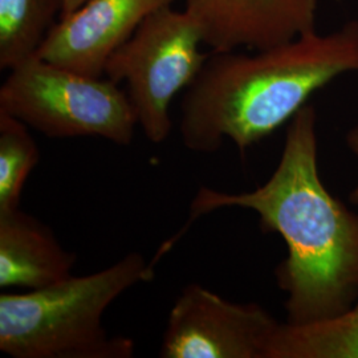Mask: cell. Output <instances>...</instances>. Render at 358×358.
I'll list each match as a JSON object with an SVG mask.
<instances>
[{"label": "cell", "mask_w": 358, "mask_h": 358, "mask_svg": "<svg viewBox=\"0 0 358 358\" xmlns=\"http://www.w3.org/2000/svg\"><path fill=\"white\" fill-rule=\"evenodd\" d=\"M279 322L256 303H232L189 284L170 309L159 357L264 358Z\"/></svg>", "instance_id": "obj_6"}, {"label": "cell", "mask_w": 358, "mask_h": 358, "mask_svg": "<svg viewBox=\"0 0 358 358\" xmlns=\"http://www.w3.org/2000/svg\"><path fill=\"white\" fill-rule=\"evenodd\" d=\"M154 279V263L130 252L108 268L50 287L0 294V350L13 358H131L136 344L110 336L103 313L122 294Z\"/></svg>", "instance_id": "obj_3"}, {"label": "cell", "mask_w": 358, "mask_h": 358, "mask_svg": "<svg viewBox=\"0 0 358 358\" xmlns=\"http://www.w3.org/2000/svg\"><path fill=\"white\" fill-rule=\"evenodd\" d=\"M317 157V112L306 105L289 121L268 180L236 194L201 187L183 229L222 208L254 211L260 229L279 234L287 245L275 275L287 294V322L296 325L338 317L358 299V214L328 192Z\"/></svg>", "instance_id": "obj_1"}, {"label": "cell", "mask_w": 358, "mask_h": 358, "mask_svg": "<svg viewBox=\"0 0 358 358\" xmlns=\"http://www.w3.org/2000/svg\"><path fill=\"white\" fill-rule=\"evenodd\" d=\"M202 44L189 13L166 6L148 16L110 56L105 76L127 84L138 125L149 141H166L173 128V100L192 85L210 57L201 51Z\"/></svg>", "instance_id": "obj_5"}, {"label": "cell", "mask_w": 358, "mask_h": 358, "mask_svg": "<svg viewBox=\"0 0 358 358\" xmlns=\"http://www.w3.org/2000/svg\"><path fill=\"white\" fill-rule=\"evenodd\" d=\"M213 52L268 50L316 31L319 0H185Z\"/></svg>", "instance_id": "obj_7"}, {"label": "cell", "mask_w": 358, "mask_h": 358, "mask_svg": "<svg viewBox=\"0 0 358 358\" xmlns=\"http://www.w3.org/2000/svg\"><path fill=\"white\" fill-rule=\"evenodd\" d=\"M24 122L0 112V213L19 208L27 179L40 159Z\"/></svg>", "instance_id": "obj_12"}, {"label": "cell", "mask_w": 358, "mask_h": 358, "mask_svg": "<svg viewBox=\"0 0 358 358\" xmlns=\"http://www.w3.org/2000/svg\"><path fill=\"white\" fill-rule=\"evenodd\" d=\"M64 0H0V68L11 71L35 57Z\"/></svg>", "instance_id": "obj_11"}, {"label": "cell", "mask_w": 358, "mask_h": 358, "mask_svg": "<svg viewBox=\"0 0 358 358\" xmlns=\"http://www.w3.org/2000/svg\"><path fill=\"white\" fill-rule=\"evenodd\" d=\"M358 72V20L251 55L213 52L183 94L179 131L195 153L226 140L244 153L291 121L337 77Z\"/></svg>", "instance_id": "obj_2"}, {"label": "cell", "mask_w": 358, "mask_h": 358, "mask_svg": "<svg viewBox=\"0 0 358 358\" xmlns=\"http://www.w3.org/2000/svg\"><path fill=\"white\" fill-rule=\"evenodd\" d=\"M0 112L50 138L99 137L120 146L133 142L138 125L120 84L38 56L10 71L0 88Z\"/></svg>", "instance_id": "obj_4"}, {"label": "cell", "mask_w": 358, "mask_h": 358, "mask_svg": "<svg viewBox=\"0 0 358 358\" xmlns=\"http://www.w3.org/2000/svg\"><path fill=\"white\" fill-rule=\"evenodd\" d=\"M87 0H64V6H63V13H62V17L63 19L65 16H68L69 13H75L78 7H81ZM59 19V20H60Z\"/></svg>", "instance_id": "obj_14"}, {"label": "cell", "mask_w": 358, "mask_h": 358, "mask_svg": "<svg viewBox=\"0 0 358 358\" xmlns=\"http://www.w3.org/2000/svg\"><path fill=\"white\" fill-rule=\"evenodd\" d=\"M174 0H87L60 19L38 57L87 76H105V68L152 13Z\"/></svg>", "instance_id": "obj_8"}, {"label": "cell", "mask_w": 358, "mask_h": 358, "mask_svg": "<svg viewBox=\"0 0 358 358\" xmlns=\"http://www.w3.org/2000/svg\"><path fill=\"white\" fill-rule=\"evenodd\" d=\"M345 143L349 152L358 158V124L349 129V131L346 133ZM352 199L358 203V187L352 194Z\"/></svg>", "instance_id": "obj_13"}, {"label": "cell", "mask_w": 358, "mask_h": 358, "mask_svg": "<svg viewBox=\"0 0 358 358\" xmlns=\"http://www.w3.org/2000/svg\"><path fill=\"white\" fill-rule=\"evenodd\" d=\"M76 254L66 251L50 226L15 208L0 213V288L36 291L72 275Z\"/></svg>", "instance_id": "obj_9"}, {"label": "cell", "mask_w": 358, "mask_h": 358, "mask_svg": "<svg viewBox=\"0 0 358 358\" xmlns=\"http://www.w3.org/2000/svg\"><path fill=\"white\" fill-rule=\"evenodd\" d=\"M264 358H358V299L352 309L331 320L279 322Z\"/></svg>", "instance_id": "obj_10"}]
</instances>
